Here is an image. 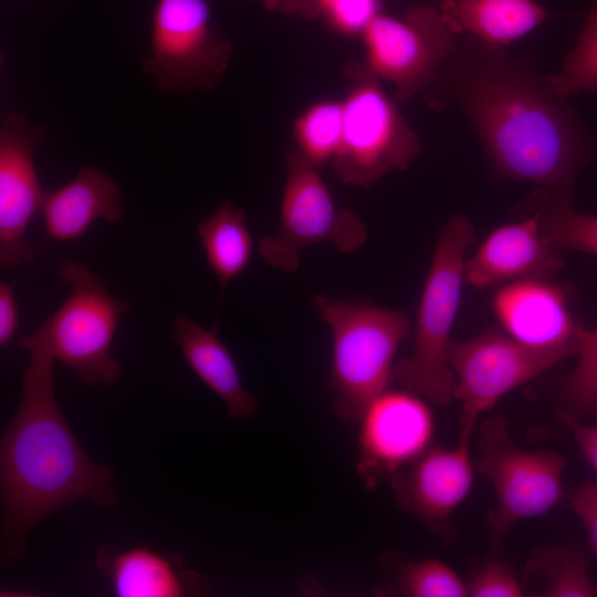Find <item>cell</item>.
I'll return each instance as SVG.
<instances>
[{
  "mask_svg": "<svg viewBox=\"0 0 597 597\" xmlns=\"http://www.w3.org/2000/svg\"><path fill=\"white\" fill-rule=\"evenodd\" d=\"M172 339L193 373L223 401L231 419L244 420L255 415L258 400L243 387L232 353L216 325L206 329L179 314L174 321Z\"/></svg>",
  "mask_w": 597,
  "mask_h": 597,
  "instance_id": "cell-19",
  "label": "cell"
},
{
  "mask_svg": "<svg viewBox=\"0 0 597 597\" xmlns=\"http://www.w3.org/2000/svg\"><path fill=\"white\" fill-rule=\"evenodd\" d=\"M45 231L56 241H75L97 220L119 221L124 214L121 187L91 165L46 193L41 209Z\"/></svg>",
  "mask_w": 597,
  "mask_h": 597,
  "instance_id": "cell-18",
  "label": "cell"
},
{
  "mask_svg": "<svg viewBox=\"0 0 597 597\" xmlns=\"http://www.w3.org/2000/svg\"><path fill=\"white\" fill-rule=\"evenodd\" d=\"M96 565L118 597H185L209 591L207 578L187 568L180 556L147 546L117 551L103 545Z\"/></svg>",
  "mask_w": 597,
  "mask_h": 597,
  "instance_id": "cell-17",
  "label": "cell"
},
{
  "mask_svg": "<svg viewBox=\"0 0 597 597\" xmlns=\"http://www.w3.org/2000/svg\"><path fill=\"white\" fill-rule=\"evenodd\" d=\"M312 303L332 334L334 412L344 421H358L366 406L395 380L394 358L410 331L409 320L401 311L324 294Z\"/></svg>",
  "mask_w": 597,
  "mask_h": 597,
  "instance_id": "cell-3",
  "label": "cell"
},
{
  "mask_svg": "<svg viewBox=\"0 0 597 597\" xmlns=\"http://www.w3.org/2000/svg\"><path fill=\"white\" fill-rule=\"evenodd\" d=\"M524 593L516 574L501 562L485 564L468 584V594L473 597H520Z\"/></svg>",
  "mask_w": 597,
  "mask_h": 597,
  "instance_id": "cell-29",
  "label": "cell"
},
{
  "mask_svg": "<svg viewBox=\"0 0 597 597\" xmlns=\"http://www.w3.org/2000/svg\"><path fill=\"white\" fill-rule=\"evenodd\" d=\"M324 0H263L264 7L270 11L295 14L303 18H317Z\"/></svg>",
  "mask_w": 597,
  "mask_h": 597,
  "instance_id": "cell-33",
  "label": "cell"
},
{
  "mask_svg": "<svg viewBox=\"0 0 597 597\" xmlns=\"http://www.w3.org/2000/svg\"><path fill=\"white\" fill-rule=\"evenodd\" d=\"M548 77L566 97L580 91L597 93V0L586 13L577 42L565 56L562 69Z\"/></svg>",
  "mask_w": 597,
  "mask_h": 597,
  "instance_id": "cell-26",
  "label": "cell"
},
{
  "mask_svg": "<svg viewBox=\"0 0 597 597\" xmlns=\"http://www.w3.org/2000/svg\"><path fill=\"white\" fill-rule=\"evenodd\" d=\"M380 13V0H324L318 17L342 35L362 36Z\"/></svg>",
  "mask_w": 597,
  "mask_h": 597,
  "instance_id": "cell-28",
  "label": "cell"
},
{
  "mask_svg": "<svg viewBox=\"0 0 597 597\" xmlns=\"http://www.w3.org/2000/svg\"><path fill=\"white\" fill-rule=\"evenodd\" d=\"M439 10L457 35L505 46L548 17L534 0H440Z\"/></svg>",
  "mask_w": 597,
  "mask_h": 597,
  "instance_id": "cell-20",
  "label": "cell"
},
{
  "mask_svg": "<svg viewBox=\"0 0 597 597\" xmlns=\"http://www.w3.org/2000/svg\"><path fill=\"white\" fill-rule=\"evenodd\" d=\"M263 2V0H261Z\"/></svg>",
  "mask_w": 597,
  "mask_h": 597,
  "instance_id": "cell-34",
  "label": "cell"
},
{
  "mask_svg": "<svg viewBox=\"0 0 597 597\" xmlns=\"http://www.w3.org/2000/svg\"><path fill=\"white\" fill-rule=\"evenodd\" d=\"M197 231L208 265L218 280L220 297L251 262L254 245L248 216L231 201H224L201 219Z\"/></svg>",
  "mask_w": 597,
  "mask_h": 597,
  "instance_id": "cell-21",
  "label": "cell"
},
{
  "mask_svg": "<svg viewBox=\"0 0 597 597\" xmlns=\"http://www.w3.org/2000/svg\"><path fill=\"white\" fill-rule=\"evenodd\" d=\"M579 360L562 388L565 413L574 416L597 410V326L587 332Z\"/></svg>",
  "mask_w": 597,
  "mask_h": 597,
  "instance_id": "cell-27",
  "label": "cell"
},
{
  "mask_svg": "<svg viewBox=\"0 0 597 597\" xmlns=\"http://www.w3.org/2000/svg\"><path fill=\"white\" fill-rule=\"evenodd\" d=\"M366 240L363 220L349 209L337 208L317 168L286 153L279 229L258 241L263 260L291 273L300 264V251L307 245L329 242L341 252L352 253Z\"/></svg>",
  "mask_w": 597,
  "mask_h": 597,
  "instance_id": "cell-9",
  "label": "cell"
},
{
  "mask_svg": "<svg viewBox=\"0 0 597 597\" xmlns=\"http://www.w3.org/2000/svg\"><path fill=\"white\" fill-rule=\"evenodd\" d=\"M19 326V308L13 282H0V347L6 348Z\"/></svg>",
  "mask_w": 597,
  "mask_h": 597,
  "instance_id": "cell-32",
  "label": "cell"
},
{
  "mask_svg": "<svg viewBox=\"0 0 597 597\" xmlns=\"http://www.w3.org/2000/svg\"><path fill=\"white\" fill-rule=\"evenodd\" d=\"M232 53L207 0H156L142 69L158 91L174 95L211 91Z\"/></svg>",
  "mask_w": 597,
  "mask_h": 597,
  "instance_id": "cell-7",
  "label": "cell"
},
{
  "mask_svg": "<svg viewBox=\"0 0 597 597\" xmlns=\"http://www.w3.org/2000/svg\"><path fill=\"white\" fill-rule=\"evenodd\" d=\"M493 311L509 336L535 348L578 354L588 332L570 311L565 289L548 277L505 284L493 297Z\"/></svg>",
  "mask_w": 597,
  "mask_h": 597,
  "instance_id": "cell-14",
  "label": "cell"
},
{
  "mask_svg": "<svg viewBox=\"0 0 597 597\" xmlns=\"http://www.w3.org/2000/svg\"><path fill=\"white\" fill-rule=\"evenodd\" d=\"M473 240L474 227L462 214L441 229L418 305L413 350L394 367L395 380L436 405L454 398L450 333L464 281V255Z\"/></svg>",
  "mask_w": 597,
  "mask_h": 597,
  "instance_id": "cell-4",
  "label": "cell"
},
{
  "mask_svg": "<svg viewBox=\"0 0 597 597\" xmlns=\"http://www.w3.org/2000/svg\"><path fill=\"white\" fill-rule=\"evenodd\" d=\"M389 478L397 504L430 531L444 533L452 513L472 486L470 440L460 439L450 449L430 447Z\"/></svg>",
  "mask_w": 597,
  "mask_h": 597,
  "instance_id": "cell-15",
  "label": "cell"
},
{
  "mask_svg": "<svg viewBox=\"0 0 597 597\" xmlns=\"http://www.w3.org/2000/svg\"><path fill=\"white\" fill-rule=\"evenodd\" d=\"M478 450L476 467L496 496V507L488 520L494 544L515 523L543 515L559 502L565 459L553 450L516 447L506 419L494 417L480 427Z\"/></svg>",
  "mask_w": 597,
  "mask_h": 597,
  "instance_id": "cell-8",
  "label": "cell"
},
{
  "mask_svg": "<svg viewBox=\"0 0 597 597\" xmlns=\"http://www.w3.org/2000/svg\"><path fill=\"white\" fill-rule=\"evenodd\" d=\"M344 74L349 85L342 98L343 134L331 164L341 182L368 188L390 171L407 169L421 143L398 102L363 62L350 61Z\"/></svg>",
  "mask_w": 597,
  "mask_h": 597,
  "instance_id": "cell-6",
  "label": "cell"
},
{
  "mask_svg": "<svg viewBox=\"0 0 597 597\" xmlns=\"http://www.w3.org/2000/svg\"><path fill=\"white\" fill-rule=\"evenodd\" d=\"M538 190L533 200L542 233L549 244L558 250H578L597 255V216L575 210L573 196Z\"/></svg>",
  "mask_w": 597,
  "mask_h": 597,
  "instance_id": "cell-25",
  "label": "cell"
},
{
  "mask_svg": "<svg viewBox=\"0 0 597 597\" xmlns=\"http://www.w3.org/2000/svg\"><path fill=\"white\" fill-rule=\"evenodd\" d=\"M545 597H594L597 584L583 556L573 548L555 546L534 552L527 561L523 587Z\"/></svg>",
  "mask_w": 597,
  "mask_h": 597,
  "instance_id": "cell-23",
  "label": "cell"
},
{
  "mask_svg": "<svg viewBox=\"0 0 597 597\" xmlns=\"http://www.w3.org/2000/svg\"><path fill=\"white\" fill-rule=\"evenodd\" d=\"M364 65L394 86V98L407 102L434 78L459 35L439 9L413 6L402 17L378 14L363 35Z\"/></svg>",
  "mask_w": 597,
  "mask_h": 597,
  "instance_id": "cell-11",
  "label": "cell"
},
{
  "mask_svg": "<svg viewBox=\"0 0 597 597\" xmlns=\"http://www.w3.org/2000/svg\"><path fill=\"white\" fill-rule=\"evenodd\" d=\"M572 355L569 349L527 346L496 328L452 342L449 363L455 376L454 398L462 404L460 439H471L478 418L502 396Z\"/></svg>",
  "mask_w": 597,
  "mask_h": 597,
  "instance_id": "cell-10",
  "label": "cell"
},
{
  "mask_svg": "<svg viewBox=\"0 0 597 597\" xmlns=\"http://www.w3.org/2000/svg\"><path fill=\"white\" fill-rule=\"evenodd\" d=\"M572 507L597 553V483H586L576 489L572 495Z\"/></svg>",
  "mask_w": 597,
  "mask_h": 597,
  "instance_id": "cell-30",
  "label": "cell"
},
{
  "mask_svg": "<svg viewBox=\"0 0 597 597\" xmlns=\"http://www.w3.org/2000/svg\"><path fill=\"white\" fill-rule=\"evenodd\" d=\"M421 95L434 111L457 106L468 117L502 179L573 196L597 155L595 138L568 97L535 61L504 46L460 35Z\"/></svg>",
  "mask_w": 597,
  "mask_h": 597,
  "instance_id": "cell-1",
  "label": "cell"
},
{
  "mask_svg": "<svg viewBox=\"0 0 597 597\" xmlns=\"http://www.w3.org/2000/svg\"><path fill=\"white\" fill-rule=\"evenodd\" d=\"M60 277L71 285L64 303L19 346L70 366L88 385H109L121 376L112 344L122 316L129 308L114 297L103 279L78 262L66 260Z\"/></svg>",
  "mask_w": 597,
  "mask_h": 597,
  "instance_id": "cell-5",
  "label": "cell"
},
{
  "mask_svg": "<svg viewBox=\"0 0 597 597\" xmlns=\"http://www.w3.org/2000/svg\"><path fill=\"white\" fill-rule=\"evenodd\" d=\"M343 125V100L316 101L295 117L292 148L287 153L314 168L332 163L342 140Z\"/></svg>",
  "mask_w": 597,
  "mask_h": 597,
  "instance_id": "cell-24",
  "label": "cell"
},
{
  "mask_svg": "<svg viewBox=\"0 0 597 597\" xmlns=\"http://www.w3.org/2000/svg\"><path fill=\"white\" fill-rule=\"evenodd\" d=\"M54 360L38 354L22 378L19 408L0 442L1 565L17 562L28 532L78 501L115 505L114 469L92 461L57 405Z\"/></svg>",
  "mask_w": 597,
  "mask_h": 597,
  "instance_id": "cell-2",
  "label": "cell"
},
{
  "mask_svg": "<svg viewBox=\"0 0 597 597\" xmlns=\"http://www.w3.org/2000/svg\"><path fill=\"white\" fill-rule=\"evenodd\" d=\"M46 133L19 112H7L0 122V263L12 269L33 261L27 229L41 211L46 193L39 180L34 151Z\"/></svg>",
  "mask_w": 597,
  "mask_h": 597,
  "instance_id": "cell-13",
  "label": "cell"
},
{
  "mask_svg": "<svg viewBox=\"0 0 597 597\" xmlns=\"http://www.w3.org/2000/svg\"><path fill=\"white\" fill-rule=\"evenodd\" d=\"M385 582L374 589L377 596L463 597L468 585L447 564L436 558L408 559L397 553L379 561Z\"/></svg>",
  "mask_w": 597,
  "mask_h": 597,
  "instance_id": "cell-22",
  "label": "cell"
},
{
  "mask_svg": "<svg viewBox=\"0 0 597 597\" xmlns=\"http://www.w3.org/2000/svg\"><path fill=\"white\" fill-rule=\"evenodd\" d=\"M558 415L573 433L582 455L597 475V410L593 412L594 421L590 423L580 422L563 411Z\"/></svg>",
  "mask_w": 597,
  "mask_h": 597,
  "instance_id": "cell-31",
  "label": "cell"
},
{
  "mask_svg": "<svg viewBox=\"0 0 597 597\" xmlns=\"http://www.w3.org/2000/svg\"><path fill=\"white\" fill-rule=\"evenodd\" d=\"M358 421L356 472L367 489L415 462L434 436L432 410L425 398L407 389H386Z\"/></svg>",
  "mask_w": 597,
  "mask_h": 597,
  "instance_id": "cell-12",
  "label": "cell"
},
{
  "mask_svg": "<svg viewBox=\"0 0 597 597\" xmlns=\"http://www.w3.org/2000/svg\"><path fill=\"white\" fill-rule=\"evenodd\" d=\"M531 213L493 230L464 263V281L491 287L533 279H552L564 265L558 249L542 233L533 197Z\"/></svg>",
  "mask_w": 597,
  "mask_h": 597,
  "instance_id": "cell-16",
  "label": "cell"
}]
</instances>
